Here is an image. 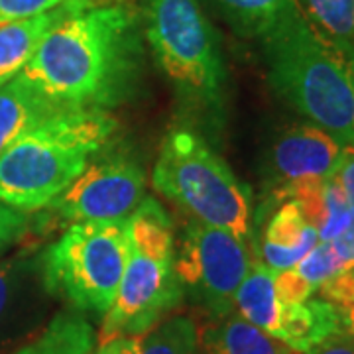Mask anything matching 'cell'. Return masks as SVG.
<instances>
[{"instance_id":"3957f363","label":"cell","mask_w":354,"mask_h":354,"mask_svg":"<svg viewBox=\"0 0 354 354\" xmlns=\"http://www.w3.org/2000/svg\"><path fill=\"white\" fill-rule=\"evenodd\" d=\"M114 130L109 111L51 114L0 153V203L22 213L48 207L106 148Z\"/></svg>"},{"instance_id":"52a82bcc","label":"cell","mask_w":354,"mask_h":354,"mask_svg":"<svg viewBox=\"0 0 354 354\" xmlns=\"http://www.w3.org/2000/svg\"><path fill=\"white\" fill-rule=\"evenodd\" d=\"M144 22L153 57L177 93L207 111L221 109L227 71L199 0H146Z\"/></svg>"},{"instance_id":"7402d4cb","label":"cell","mask_w":354,"mask_h":354,"mask_svg":"<svg viewBox=\"0 0 354 354\" xmlns=\"http://www.w3.org/2000/svg\"><path fill=\"white\" fill-rule=\"evenodd\" d=\"M290 270L304 281L309 290L315 293L321 283H325L333 276L344 272L346 264L342 262L341 256L337 254L333 242H319L299 264H295Z\"/></svg>"},{"instance_id":"2e32d148","label":"cell","mask_w":354,"mask_h":354,"mask_svg":"<svg viewBox=\"0 0 354 354\" xmlns=\"http://www.w3.org/2000/svg\"><path fill=\"white\" fill-rule=\"evenodd\" d=\"M64 109L30 87L20 77L0 85V153L30 128Z\"/></svg>"},{"instance_id":"603a6c76","label":"cell","mask_w":354,"mask_h":354,"mask_svg":"<svg viewBox=\"0 0 354 354\" xmlns=\"http://www.w3.org/2000/svg\"><path fill=\"white\" fill-rule=\"evenodd\" d=\"M24 272V258L12 256L0 260V327L6 323L16 304V293L20 291V279Z\"/></svg>"},{"instance_id":"d4e9b609","label":"cell","mask_w":354,"mask_h":354,"mask_svg":"<svg viewBox=\"0 0 354 354\" xmlns=\"http://www.w3.org/2000/svg\"><path fill=\"white\" fill-rule=\"evenodd\" d=\"M28 227V215L0 203V252L16 242Z\"/></svg>"},{"instance_id":"1f68e13d","label":"cell","mask_w":354,"mask_h":354,"mask_svg":"<svg viewBox=\"0 0 354 354\" xmlns=\"http://www.w3.org/2000/svg\"><path fill=\"white\" fill-rule=\"evenodd\" d=\"M346 272H348V274H351V276H353V278H354V266H351V268H346Z\"/></svg>"},{"instance_id":"9c48e42d","label":"cell","mask_w":354,"mask_h":354,"mask_svg":"<svg viewBox=\"0 0 354 354\" xmlns=\"http://www.w3.org/2000/svg\"><path fill=\"white\" fill-rule=\"evenodd\" d=\"M144 185L138 162L111 156L93 160L48 207L71 223L128 218L144 199Z\"/></svg>"},{"instance_id":"8fae6325","label":"cell","mask_w":354,"mask_h":354,"mask_svg":"<svg viewBox=\"0 0 354 354\" xmlns=\"http://www.w3.org/2000/svg\"><path fill=\"white\" fill-rule=\"evenodd\" d=\"M279 201H295L321 242L335 241L351 223L353 207L337 176L309 179L274 191Z\"/></svg>"},{"instance_id":"d6986e66","label":"cell","mask_w":354,"mask_h":354,"mask_svg":"<svg viewBox=\"0 0 354 354\" xmlns=\"http://www.w3.org/2000/svg\"><path fill=\"white\" fill-rule=\"evenodd\" d=\"M305 18L335 48L354 46V0H295Z\"/></svg>"},{"instance_id":"4dcf8cb0","label":"cell","mask_w":354,"mask_h":354,"mask_svg":"<svg viewBox=\"0 0 354 354\" xmlns=\"http://www.w3.org/2000/svg\"><path fill=\"white\" fill-rule=\"evenodd\" d=\"M339 50V48H337ZM342 51V55L346 57V62H348V67H351V71H353V77H354V46H351V48H344Z\"/></svg>"},{"instance_id":"30bf717a","label":"cell","mask_w":354,"mask_h":354,"mask_svg":"<svg viewBox=\"0 0 354 354\" xmlns=\"http://www.w3.org/2000/svg\"><path fill=\"white\" fill-rule=\"evenodd\" d=\"M351 148L315 124H297L274 140L268 169L276 191L288 185L335 176Z\"/></svg>"},{"instance_id":"9a60e30c","label":"cell","mask_w":354,"mask_h":354,"mask_svg":"<svg viewBox=\"0 0 354 354\" xmlns=\"http://www.w3.org/2000/svg\"><path fill=\"white\" fill-rule=\"evenodd\" d=\"M199 342L203 354H299L234 311L203 327Z\"/></svg>"},{"instance_id":"ac0fdd59","label":"cell","mask_w":354,"mask_h":354,"mask_svg":"<svg viewBox=\"0 0 354 354\" xmlns=\"http://www.w3.org/2000/svg\"><path fill=\"white\" fill-rule=\"evenodd\" d=\"M14 354H97V335L79 311H62Z\"/></svg>"},{"instance_id":"4316f807","label":"cell","mask_w":354,"mask_h":354,"mask_svg":"<svg viewBox=\"0 0 354 354\" xmlns=\"http://www.w3.org/2000/svg\"><path fill=\"white\" fill-rule=\"evenodd\" d=\"M307 354H354V341L344 333L333 335Z\"/></svg>"},{"instance_id":"7a4b0ae2","label":"cell","mask_w":354,"mask_h":354,"mask_svg":"<svg viewBox=\"0 0 354 354\" xmlns=\"http://www.w3.org/2000/svg\"><path fill=\"white\" fill-rule=\"evenodd\" d=\"M268 83L311 124L354 148V77L346 57L288 0L262 36Z\"/></svg>"},{"instance_id":"83f0119b","label":"cell","mask_w":354,"mask_h":354,"mask_svg":"<svg viewBox=\"0 0 354 354\" xmlns=\"http://www.w3.org/2000/svg\"><path fill=\"white\" fill-rule=\"evenodd\" d=\"M97 354H140V337H120L102 342Z\"/></svg>"},{"instance_id":"8992f818","label":"cell","mask_w":354,"mask_h":354,"mask_svg":"<svg viewBox=\"0 0 354 354\" xmlns=\"http://www.w3.org/2000/svg\"><path fill=\"white\" fill-rule=\"evenodd\" d=\"M130 216L73 223L41 258V283L79 313L104 315L124 274Z\"/></svg>"},{"instance_id":"484cf974","label":"cell","mask_w":354,"mask_h":354,"mask_svg":"<svg viewBox=\"0 0 354 354\" xmlns=\"http://www.w3.org/2000/svg\"><path fill=\"white\" fill-rule=\"evenodd\" d=\"M333 242V246H335V250L337 254L341 256V260L346 264V268H351L354 266V207H353V215H351V223H348V227L342 230L341 234L335 239Z\"/></svg>"},{"instance_id":"5bb4252c","label":"cell","mask_w":354,"mask_h":354,"mask_svg":"<svg viewBox=\"0 0 354 354\" xmlns=\"http://www.w3.org/2000/svg\"><path fill=\"white\" fill-rule=\"evenodd\" d=\"M339 333H342L341 309L321 297H309L304 304L283 305L276 339L295 353L307 354Z\"/></svg>"},{"instance_id":"7c38bea8","label":"cell","mask_w":354,"mask_h":354,"mask_svg":"<svg viewBox=\"0 0 354 354\" xmlns=\"http://www.w3.org/2000/svg\"><path fill=\"white\" fill-rule=\"evenodd\" d=\"M85 4H99V2L69 0L50 12L0 24V85H6L8 81L20 75L51 28Z\"/></svg>"},{"instance_id":"ba28073f","label":"cell","mask_w":354,"mask_h":354,"mask_svg":"<svg viewBox=\"0 0 354 354\" xmlns=\"http://www.w3.org/2000/svg\"><path fill=\"white\" fill-rule=\"evenodd\" d=\"M254 266L246 242L230 230L193 218L176 250V274L183 291L211 319L234 311V295Z\"/></svg>"},{"instance_id":"ffe728a7","label":"cell","mask_w":354,"mask_h":354,"mask_svg":"<svg viewBox=\"0 0 354 354\" xmlns=\"http://www.w3.org/2000/svg\"><path fill=\"white\" fill-rule=\"evenodd\" d=\"M228 26L244 38H262L288 0H211Z\"/></svg>"},{"instance_id":"cb8c5ba5","label":"cell","mask_w":354,"mask_h":354,"mask_svg":"<svg viewBox=\"0 0 354 354\" xmlns=\"http://www.w3.org/2000/svg\"><path fill=\"white\" fill-rule=\"evenodd\" d=\"M69 0H0V24L50 12Z\"/></svg>"},{"instance_id":"f1b7e54d","label":"cell","mask_w":354,"mask_h":354,"mask_svg":"<svg viewBox=\"0 0 354 354\" xmlns=\"http://www.w3.org/2000/svg\"><path fill=\"white\" fill-rule=\"evenodd\" d=\"M335 176L341 181L342 189L346 193V199L351 203V207H354V148L348 150L344 162H342V165Z\"/></svg>"},{"instance_id":"6da1fadb","label":"cell","mask_w":354,"mask_h":354,"mask_svg":"<svg viewBox=\"0 0 354 354\" xmlns=\"http://www.w3.org/2000/svg\"><path fill=\"white\" fill-rule=\"evenodd\" d=\"M140 62L136 14L85 4L51 28L18 77L65 109L109 111L130 97Z\"/></svg>"},{"instance_id":"f546056e","label":"cell","mask_w":354,"mask_h":354,"mask_svg":"<svg viewBox=\"0 0 354 354\" xmlns=\"http://www.w3.org/2000/svg\"><path fill=\"white\" fill-rule=\"evenodd\" d=\"M342 317V333L346 337H351L354 341V305L346 307V309H341Z\"/></svg>"},{"instance_id":"5b68a950","label":"cell","mask_w":354,"mask_h":354,"mask_svg":"<svg viewBox=\"0 0 354 354\" xmlns=\"http://www.w3.org/2000/svg\"><path fill=\"white\" fill-rule=\"evenodd\" d=\"M152 183L193 218L230 230L244 241L250 236V191L199 134L176 128L165 136Z\"/></svg>"},{"instance_id":"4fadbf2b","label":"cell","mask_w":354,"mask_h":354,"mask_svg":"<svg viewBox=\"0 0 354 354\" xmlns=\"http://www.w3.org/2000/svg\"><path fill=\"white\" fill-rule=\"evenodd\" d=\"M319 234L301 213L295 201H283L264 228L260 248L262 262L274 272L290 270L299 264L319 244Z\"/></svg>"},{"instance_id":"e0dca14e","label":"cell","mask_w":354,"mask_h":354,"mask_svg":"<svg viewBox=\"0 0 354 354\" xmlns=\"http://www.w3.org/2000/svg\"><path fill=\"white\" fill-rule=\"evenodd\" d=\"M274 276H276L274 270H270L262 262H254L248 276L236 290L234 311L248 323H252L254 327L262 329L276 339L283 304L276 295Z\"/></svg>"},{"instance_id":"44dd1931","label":"cell","mask_w":354,"mask_h":354,"mask_svg":"<svg viewBox=\"0 0 354 354\" xmlns=\"http://www.w3.org/2000/svg\"><path fill=\"white\" fill-rule=\"evenodd\" d=\"M140 354H203L199 329L189 317H169L140 339Z\"/></svg>"},{"instance_id":"277c9868","label":"cell","mask_w":354,"mask_h":354,"mask_svg":"<svg viewBox=\"0 0 354 354\" xmlns=\"http://www.w3.org/2000/svg\"><path fill=\"white\" fill-rule=\"evenodd\" d=\"M176 274V239L169 216L156 199H142L130 215L124 274L111 309L102 315L99 344L144 337L183 299Z\"/></svg>"}]
</instances>
